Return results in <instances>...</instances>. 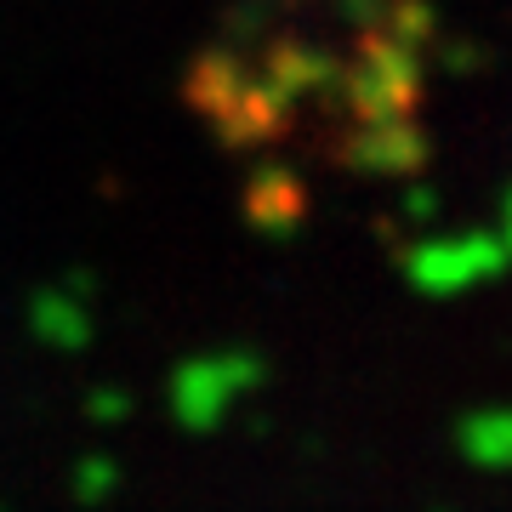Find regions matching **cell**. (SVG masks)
Segmentation results:
<instances>
[{"label": "cell", "instance_id": "cell-1", "mask_svg": "<svg viewBox=\"0 0 512 512\" xmlns=\"http://www.w3.org/2000/svg\"><path fill=\"white\" fill-rule=\"evenodd\" d=\"M262 376L268 370H262V359L251 348H217L171 370L165 399H171V416L183 421L188 433H211L262 387Z\"/></svg>", "mask_w": 512, "mask_h": 512}, {"label": "cell", "instance_id": "cell-2", "mask_svg": "<svg viewBox=\"0 0 512 512\" xmlns=\"http://www.w3.org/2000/svg\"><path fill=\"white\" fill-rule=\"evenodd\" d=\"M507 239L501 234H461V239H421L404 251V279L427 296L467 291L507 268Z\"/></svg>", "mask_w": 512, "mask_h": 512}, {"label": "cell", "instance_id": "cell-3", "mask_svg": "<svg viewBox=\"0 0 512 512\" xmlns=\"http://www.w3.org/2000/svg\"><path fill=\"white\" fill-rule=\"evenodd\" d=\"M29 330H35L46 348H86L92 336V313H86V291L74 285H46L29 302Z\"/></svg>", "mask_w": 512, "mask_h": 512}, {"label": "cell", "instance_id": "cell-4", "mask_svg": "<svg viewBox=\"0 0 512 512\" xmlns=\"http://www.w3.org/2000/svg\"><path fill=\"white\" fill-rule=\"evenodd\" d=\"M456 450L484 473H512V410H478L456 427Z\"/></svg>", "mask_w": 512, "mask_h": 512}, {"label": "cell", "instance_id": "cell-5", "mask_svg": "<svg viewBox=\"0 0 512 512\" xmlns=\"http://www.w3.org/2000/svg\"><path fill=\"white\" fill-rule=\"evenodd\" d=\"M302 211H308V200H302V183H296L291 171H262L251 183V222L256 228L285 234V228L302 222Z\"/></svg>", "mask_w": 512, "mask_h": 512}, {"label": "cell", "instance_id": "cell-6", "mask_svg": "<svg viewBox=\"0 0 512 512\" xmlns=\"http://www.w3.org/2000/svg\"><path fill=\"white\" fill-rule=\"evenodd\" d=\"M114 484H120V467H114V461H86V467L74 473V495H80V501H103Z\"/></svg>", "mask_w": 512, "mask_h": 512}, {"label": "cell", "instance_id": "cell-7", "mask_svg": "<svg viewBox=\"0 0 512 512\" xmlns=\"http://www.w3.org/2000/svg\"><path fill=\"white\" fill-rule=\"evenodd\" d=\"M126 410H131L126 393H109V387H103V393H92V416H97V421H120Z\"/></svg>", "mask_w": 512, "mask_h": 512}, {"label": "cell", "instance_id": "cell-8", "mask_svg": "<svg viewBox=\"0 0 512 512\" xmlns=\"http://www.w3.org/2000/svg\"><path fill=\"white\" fill-rule=\"evenodd\" d=\"M501 239H507V251H512V200H507V228H501Z\"/></svg>", "mask_w": 512, "mask_h": 512}]
</instances>
